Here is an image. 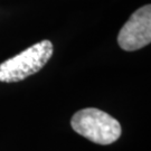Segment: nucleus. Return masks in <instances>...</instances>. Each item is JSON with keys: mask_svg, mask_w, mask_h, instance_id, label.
Instances as JSON below:
<instances>
[{"mask_svg": "<svg viewBox=\"0 0 151 151\" xmlns=\"http://www.w3.org/2000/svg\"><path fill=\"white\" fill-rule=\"evenodd\" d=\"M73 130L97 145H111L122 133L121 124L110 114L94 108L77 111L70 120Z\"/></svg>", "mask_w": 151, "mask_h": 151, "instance_id": "nucleus-1", "label": "nucleus"}, {"mask_svg": "<svg viewBox=\"0 0 151 151\" xmlns=\"http://www.w3.org/2000/svg\"><path fill=\"white\" fill-rule=\"evenodd\" d=\"M54 52L53 44L45 39L0 64V82L16 83L36 74Z\"/></svg>", "mask_w": 151, "mask_h": 151, "instance_id": "nucleus-2", "label": "nucleus"}, {"mask_svg": "<svg viewBox=\"0 0 151 151\" xmlns=\"http://www.w3.org/2000/svg\"><path fill=\"white\" fill-rule=\"evenodd\" d=\"M151 42V6L146 5L134 11L121 28L118 44L127 52H133Z\"/></svg>", "mask_w": 151, "mask_h": 151, "instance_id": "nucleus-3", "label": "nucleus"}]
</instances>
